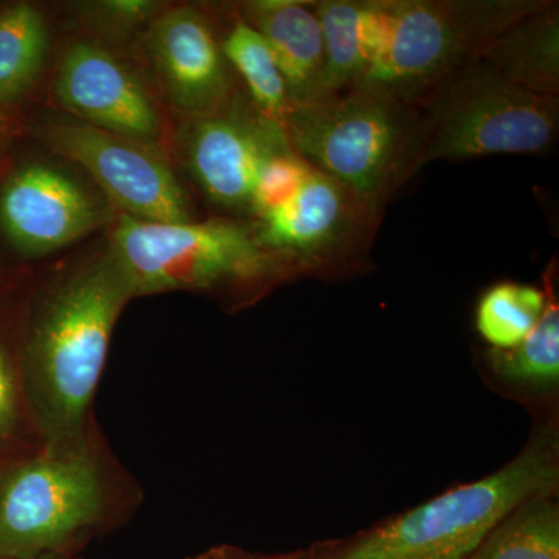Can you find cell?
<instances>
[{
	"mask_svg": "<svg viewBox=\"0 0 559 559\" xmlns=\"http://www.w3.org/2000/svg\"><path fill=\"white\" fill-rule=\"evenodd\" d=\"M384 212L311 167L299 193L257 218L252 229L294 277L342 280L373 266L370 252Z\"/></svg>",
	"mask_w": 559,
	"mask_h": 559,
	"instance_id": "obj_8",
	"label": "cell"
},
{
	"mask_svg": "<svg viewBox=\"0 0 559 559\" xmlns=\"http://www.w3.org/2000/svg\"><path fill=\"white\" fill-rule=\"evenodd\" d=\"M55 95L62 108L98 130L150 145L160 135L148 94L130 70L94 44L76 43L62 57Z\"/></svg>",
	"mask_w": 559,
	"mask_h": 559,
	"instance_id": "obj_13",
	"label": "cell"
},
{
	"mask_svg": "<svg viewBox=\"0 0 559 559\" xmlns=\"http://www.w3.org/2000/svg\"><path fill=\"white\" fill-rule=\"evenodd\" d=\"M231 97L207 116L191 117L186 131V159L200 189L213 204L250 212L261 165L289 146L280 121Z\"/></svg>",
	"mask_w": 559,
	"mask_h": 559,
	"instance_id": "obj_10",
	"label": "cell"
},
{
	"mask_svg": "<svg viewBox=\"0 0 559 559\" xmlns=\"http://www.w3.org/2000/svg\"><path fill=\"white\" fill-rule=\"evenodd\" d=\"M49 32L31 3L0 11V103L27 94L46 61Z\"/></svg>",
	"mask_w": 559,
	"mask_h": 559,
	"instance_id": "obj_18",
	"label": "cell"
},
{
	"mask_svg": "<svg viewBox=\"0 0 559 559\" xmlns=\"http://www.w3.org/2000/svg\"><path fill=\"white\" fill-rule=\"evenodd\" d=\"M511 83L559 94V7L549 2L502 33L481 58Z\"/></svg>",
	"mask_w": 559,
	"mask_h": 559,
	"instance_id": "obj_17",
	"label": "cell"
},
{
	"mask_svg": "<svg viewBox=\"0 0 559 559\" xmlns=\"http://www.w3.org/2000/svg\"><path fill=\"white\" fill-rule=\"evenodd\" d=\"M46 140L55 153L90 173L124 215L151 223L194 221L187 191L150 143L83 121L50 124Z\"/></svg>",
	"mask_w": 559,
	"mask_h": 559,
	"instance_id": "obj_9",
	"label": "cell"
},
{
	"mask_svg": "<svg viewBox=\"0 0 559 559\" xmlns=\"http://www.w3.org/2000/svg\"><path fill=\"white\" fill-rule=\"evenodd\" d=\"M310 170L311 165L301 159L293 146L275 151L261 165L250 213L260 218L288 204L304 187Z\"/></svg>",
	"mask_w": 559,
	"mask_h": 559,
	"instance_id": "obj_22",
	"label": "cell"
},
{
	"mask_svg": "<svg viewBox=\"0 0 559 559\" xmlns=\"http://www.w3.org/2000/svg\"><path fill=\"white\" fill-rule=\"evenodd\" d=\"M110 253L130 278L135 297L170 290H227L255 297L296 280L255 231L237 221L151 223L121 215Z\"/></svg>",
	"mask_w": 559,
	"mask_h": 559,
	"instance_id": "obj_4",
	"label": "cell"
},
{
	"mask_svg": "<svg viewBox=\"0 0 559 559\" xmlns=\"http://www.w3.org/2000/svg\"><path fill=\"white\" fill-rule=\"evenodd\" d=\"M3 138H5V121H3V117L0 116V148L3 145Z\"/></svg>",
	"mask_w": 559,
	"mask_h": 559,
	"instance_id": "obj_25",
	"label": "cell"
},
{
	"mask_svg": "<svg viewBox=\"0 0 559 559\" xmlns=\"http://www.w3.org/2000/svg\"><path fill=\"white\" fill-rule=\"evenodd\" d=\"M135 293L110 253L55 290L25 353V389L40 443L79 439L92 429L91 406L110 337Z\"/></svg>",
	"mask_w": 559,
	"mask_h": 559,
	"instance_id": "obj_1",
	"label": "cell"
},
{
	"mask_svg": "<svg viewBox=\"0 0 559 559\" xmlns=\"http://www.w3.org/2000/svg\"><path fill=\"white\" fill-rule=\"evenodd\" d=\"M468 559H559V503L543 496L521 503Z\"/></svg>",
	"mask_w": 559,
	"mask_h": 559,
	"instance_id": "obj_19",
	"label": "cell"
},
{
	"mask_svg": "<svg viewBox=\"0 0 559 559\" xmlns=\"http://www.w3.org/2000/svg\"><path fill=\"white\" fill-rule=\"evenodd\" d=\"M238 16L270 44L285 80L289 108L325 97L322 86L325 51L312 2L253 0L241 3Z\"/></svg>",
	"mask_w": 559,
	"mask_h": 559,
	"instance_id": "obj_14",
	"label": "cell"
},
{
	"mask_svg": "<svg viewBox=\"0 0 559 559\" xmlns=\"http://www.w3.org/2000/svg\"><path fill=\"white\" fill-rule=\"evenodd\" d=\"M546 305V289L520 282L496 283L477 301V333L488 348H514L536 329Z\"/></svg>",
	"mask_w": 559,
	"mask_h": 559,
	"instance_id": "obj_21",
	"label": "cell"
},
{
	"mask_svg": "<svg viewBox=\"0 0 559 559\" xmlns=\"http://www.w3.org/2000/svg\"><path fill=\"white\" fill-rule=\"evenodd\" d=\"M290 559H307V557H301V558H290Z\"/></svg>",
	"mask_w": 559,
	"mask_h": 559,
	"instance_id": "obj_26",
	"label": "cell"
},
{
	"mask_svg": "<svg viewBox=\"0 0 559 559\" xmlns=\"http://www.w3.org/2000/svg\"><path fill=\"white\" fill-rule=\"evenodd\" d=\"M282 124L301 159L380 207L426 165L421 109L373 87L294 106Z\"/></svg>",
	"mask_w": 559,
	"mask_h": 559,
	"instance_id": "obj_3",
	"label": "cell"
},
{
	"mask_svg": "<svg viewBox=\"0 0 559 559\" xmlns=\"http://www.w3.org/2000/svg\"><path fill=\"white\" fill-rule=\"evenodd\" d=\"M558 489L559 432L550 418L502 468L307 559H468L510 511L530 499L558 496Z\"/></svg>",
	"mask_w": 559,
	"mask_h": 559,
	"instance_id": "obj_2",
	"label": "cell"
},
{
	"mask_svg": "<svg viewBox=\"0 0 559 559\" xmlns=\"http://www.w3.org/2000/svg\"><path fill=\"white\" fill-rule=\"evenodd\" d=\"M100 207L69 176L27 165L14 171L0 193V226L25 255H44L97 229Z\"/></svg>",
	"mask_w": 559,
	"mask_h": 559,
	"instance_id": "obj_11",
	"label": "cell"
},
{
	"mask_svg": "<svg viewBox=\"0 0 559 559\" xmlns=\"http://www.w3.org/2000/svg\"><path fill=\"white\" fill-rule=\"evenodd\" d=\"M312 9L325 51L323 94L359 86L388 39L393 0H319Z\"/></svg>",
	"mask_w": 559,
	"mask_h": 559,
	"instance_id": "obj_15",
	"label": "cell"
},
{
	"mask_svg": "<svg viewBox=\"0 0 559 559\" xmlns=\"http://www.w3.org/2000/svg\"><path fill=\"white\" fill-rule=\"evenodd\" d=\"M546 277L547 305L536 329L510 349L481 352V367L489 378L514 399L528 404L551 403L559 390V304L557 278Z\"/></svg>",
	"mask_w": 559,
	"mask_h": 559,
	"instance_id": "obj_16",
	"label": "cell"
},
{
	"mask_svg": "<svg viewBox=\"0 0 559 559\" xmlns=\"http://www.w3.org/2000/svg\"><path fill=\"white\" fill-rule=\"evenodd\" d=\"M235 20L221 43L224 57L240 75L253 106L282 123L289 108L288 92L270 44L238 14Z\"/></svg>",
	"mask_w": 559,
	"mask_h": 559,
	"instance_id": "obj_20",
	"label": "cell"
},
{
	"mask_svg": "<svg viewBox=\"0 0 559 559\" xmlns=\"http://www.w3.org/2000/svg\"><path fill=\"white\" fill-rule=\"evenodd\" d=\"M425 164L540 154L559 134V97L536 94L484 60L421 109Z\"/></svg>",
	"mask_w": 559,
	"mask_h": 559,
	"instance_id": "obj_7",
	"label": "cell"
},
{
	"mask_svg": "<svg viewBox=\"0 0 559 559\" xmlns=\"http://www.w3.org/2000/svg\"><path fill=\"white\" fill-rule=\"evenodd\" d=\"M0 559H68L64 557V554H50V555H43V557H35V558H0Z\"/></svg>",
	"mask_w": 559,
	"mask_h": 559,
	"instance_id": "obj_24",
	"label": "cell"
},
{
	"mask_svg": "<svg viewBox=\"0 0 559 559\" xmlns=\"http://www.w3.org/2000/svg\"><path fill=\"white\" fill-rule=\"evenodd\" d=\"M21 414V382L9 358L5 347L0 342V439L9 437Z\"/></svg>",
	"mask_w": 559,
	"mask_h": 559,
	"instance_id": "obj_23",
	"label": "cell"
},
{
	"mask_svg": "<svg viewBox=\"0 0 559 559\" xmlns=\"http://www.w3.org/2000/svg\"><path fill=\"white\" fill-rule=\"evenodd\" d=\"M549 0H393L380 57L359 86L412 108L468 72L491 44Z\"/></svg>",
	"mask_w": 559,
	"mask_h": 559,
	"instance_id": "obj_5",
	"label": "cell"
},
{
	"mask_svg": "<svg viewBox=\"0 0 559 559\" xmlns=\"http://www.w3.org/2000/svg\"><path fill=\"white\" fill-rule=\"evenodd\" d=\"M114 498L112 469L94 429L40 443L0 477V558L62 554L105 521Z\"/></svg>",
	"mask_w": 559,
	"mask_h": 559,
	"instance_id": "obj_6",
	"label": "cell"
},
{
	"mask_svg": "<svg viewBox=\"0 0 559 559\" xmlns=\"http://www.w3.org/2000/svg\"><path fill=\"white\" fill-rule=\"evenodd\" d=\"M151 62L175 108L207 116L234 97L223 47L207 17L191 7L162 14L146 36Z\"/></svg>",
	"mask_w": 559,
	"mask_h": 559,
	"instance_id": "obj_12",
	"label": "cell"
}]
</instances>
